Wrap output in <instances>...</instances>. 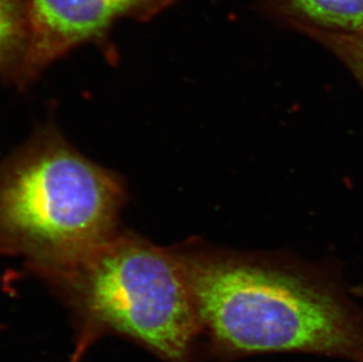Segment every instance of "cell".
Listing matches in <instances>:
<instances>
[{"label": "cell", "instance_id": "277c9868", "mask_svg": "<svg viewBox=\"0 0 363 362\" xmlns=\"http://www.w3.org/2000/svg\"><path fill=\"white\" fill-rule=\"evenodd\" d=\"M175 0H28V43L16 77L28 82L123 17L148 19Z\"/></svg>", "mask_w": 363, "mask_h": 362}, {"label": "cell", "instance_id": "52a82bcc", "mask_svg": "<svg viewBox=\"0 0 363 362\" xmlns=\"http://www.w3.org/2000/svg\"><path fill=\"white\" fill-rule=\"evenodd\" d=\"M300 32L332 52L353 73L363 89V28L355 32L320 30H302Z\"/></svg>", "mask_w": 363, "mask_h": 362}, {"label": "cell", "instance_id": "8992f818", "mask_svg": "<svg viewBox=\"0 0 363 362\" xmlns=\"http://www.w3.org/2000/svg\"><path fill=\"white\" fill-rule=\"evenodd\" d=\"M28 0H0V70L16 73L28 43Z\"/></svg>", "mask_w": 363, "mask_h": 362}, {"label": "cell", "instance_id": "7a4b0ae2", "mask_svg": "<svg viewBox=\"0 0 363 362\" xmlns=\"http://www.w3.org/2000/svg\"><path fill=\"white\" fill-rule=\"evenodd\" d=\"M121 202L113 175L43 134L0 165V253L58 268L116 236Z\"/></svg>", "mask_w": 363, "mask_h": 362}, {"label": "cell", "instance_id": "5b68a950", "mask_svg": "<svg viewBox=\"0 0 363 362\" xmlns=\"http://www.w3.org/2000/svg\"><path fill=\"white\" fill-rule=\"evenodd\" d=\"M295 31L355 32L363 28V0H262Z\"/></svg>", "mask_w": 363, "mask_h": 362}, {"label": "cell", "instance_id": "6da1fadb", "mask_svg": "<svg viewBox=\"0 0 363 362\" xmlns=\"http://www.w3.org/2000/svg\"><path fill=\"white\" fill-rule=\"evenodd\" d=\"M179 256L218 359L306 353L363 362V312L327 275L269 256Z\"/></svg>", "mask_w": 363, "mask_h": 362}, {"label": "cell", "instance_id": "ba28073f", "mask_svg": "<svg viewBox=\"0 0 363 362\" xmlns=\"http://www.w3.org/2000/svg\"><path fill=\"white\" fill-rule=\"evenodd\" d=\"M100 333L94 331L92 328L82 327V333H80L79 340L77 342L76 349L72 353V356L69 362H82V358L85 356L89 346L92 345L93 341H96L99 338Z\"/></svg>", "mask_w": 363, "mask_h": 362}, {"label": "cell", "instance_id": "9c48e42d", "mask_svg": "<svg viewBox=\"0 0 363 362\" xmlns=\"http://www.w3.org/2000/svg\"><path fill=\"white\" fill-rule=\"evenodd\" d=\"M355 292H357L359 295H363V287L357 288V290H355Z\"/></svg>", "mask_w": 363, "mask_h": 362}, {"label": "cell", "instance_id": "3957f363", "mask_svg": "<svg viewBox=\"0 0 363 362\" xmlns=\"http://www.w3.org/2000/svg\"><path fill=\"white\" fill-rule=\"evenodd\" d=\"M65 294L82 327L114 331L167 362H192L201 324L179 253L113 236L43 274Z\"/></svg>", "mask_w": 363, "mask_h": 362}]
</instances>
